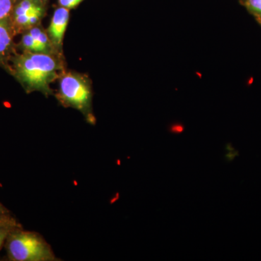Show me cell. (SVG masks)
<instances>
[{
	"instance_id": "obj_7",
	"label": "cell",
	"mask_w": 261,
	"mask_h": 261,
	"mask_svg": "<svg viewBox=\"0 0 261 261\" xmlns=\"http://www.w3.org/2000/svg\"><path fill=\"white\" fill-rule=\"evenodd\" d=\"M22 227L21 224L11 213L0 217V251L5 245L7 239L12 231L16 228Z\"/></svg>"
},
{
	"instance_id": "obj_2",
	"label": "cell",
	"mask_w": 261,
	"mask_h": 261,
	"mask_svg": "<svg viewBox=\"0 0 261 261\" xmlns=\"http://www.w3.org/2000/svg\"><path fill=\"white\" fill-rule=\"evenodd\" d=\"M58 102L64 108L76 110L91 125L96 123L93 111V89L89 77L74 70H65L58 79Z\"/></svg>"
},
{
	"instance_id": "obj_3",
	"label": "cell",
	"mask_w": 261,
	"mask_h": 261,
	"mask_svg": "<svg viewBox=\"0 0 261 261\" xmlns=\"http://www.w3.org/2000/svg\"><path fill=\"white\" fill-rule=\"evenodd\" d=\"M5 246L9 260H59L42 235L35 231H25L23 227L16 228L10 233Z\"/></svg>"
},
{
	"instance_id": "obj_10",
	"label": "cell",
	"mask_w": 261,
	"mask_h": 261,
	"mask_svg": "<svg viewBox=\"0 0 261 261\" xmlns=\"http://www.w3.org/2000/svg\"><path fill=\"white\" fill-rule=\"evenodd\" d=\"M18 0H0V20L10 18Z\"/></svg>"
},
{
	"instance_id": "obj_11",
	"label": "cell",
	"mask_w": 261,
	"mask_h": 261,
	"mask_svg": "<svg viewBox=\"0 0 261 261\" xmlns=\"http://www.w3.org/2000/svg\"><path fill=\"white\" fill-rule=\"evenodd\" d=\"M84 1V0H58V3L60 6L71 10L76 8Z\"/></svg>"
},
{
	"instance_id": "obj_9",
	"label": "cell",
	"mask_w": 261,
	"mask_h": 261,
	"mask_svg": "<svg viewBox=\"0 0 261 261\" xmlns=\"http://www.w3.org/2000/svg\"><path fill=\"white\" fill-rule=\"evenodd\" d=\"M241 4L261 25V0H243Z\"/></svg>"
},
{
	"instance_id": "obj_6",
	"label": "cell",
	"mask_w": 261,
	"mask_h": 261,
	"mask_svg": "<svg viewBox=\"0 0 261 261\" xmlns=\"http://www.w3.org/2000/svg\"><path fill=\"white\" fill-rule=\"evenodd\" d=\"M18 33L10 18L0 20V66L7 68L12 57L16 53L14 39Z\"/></svg>"
},
{
	"instance_id": "obj_14",
	"label": "cell",
	"mask_w": 261,
	"mask_h": 261,
	"mask_svg": "<svg viewBox=\"0 0 261 261\" xmlns=\"http://www.w3.org/2000/svg\"><path fill=\"white\" fill-rule=\"evenodd\" d=\"M239 1H240V3H242V2H243V0H239Z\"/></svg>"
},
{
	"instance_id": "obj_5",
	"label": "cell",
	"mask_w": 261,
	"mask_h": 261,
	"mask_svg": "<svg viewBox=\"0 0 261 261\" xmlns=\"http://www.w3.org/2000/svg\"><path fill=\"white\" fill-rule=\"evenodd\" d=\"M70 20V10L60 6L55 10L47 33L55 49L63 55V40Z\"/></svg>"
},
{
	"instance_id": "obj_12",
	"label": "cell",
	"mask_w": 261,
	"mask_h": 261,
	"mask_svg": "<svg viewBox=\"0 0 261 261\" xmlns=\"http://www.w3.org/2000/svg\"><path fill=\"white\" fill-rule=\"evenodd\" d=\"M185 129V127L182 125H176V126H172L170 128V132L173 134H176V135H179L182 133Z\"/></svg>"
},
{
	"instance_id": "obj_1",
	"label": "cell",
	"mask_w": 261,
	"mask_h": 261,
	"mask_svg": "<svg viewBox=\"0 0 261 261\" xmlns=\"http://www.w3.org/2000/svg\"><path fill=\"white\" fill-rule=\"evenodd\" d=\"M6 69L21 84L27 93L55 95L51 84L67 69L64 55L21 51L15 53Z\"/></svg>"
},
{
	"instance_id": "obj_4",
	"label": "cell",
	"mask_w": 261,
	"mask_h": 261,
	"mask_svg": "<svg viewBox=\"0 0 261 261\" xmlns=\"http://www.w3.org/2000/svg\"><path fill=\"white\" fill-rule=\"evenodd\" d=\"M47 3L40 0H18L10 19L18 34L40 25L47 12Z\"/></svg>"
},
{
	"instance_id": "obj_8",
	"label": "cell",
	"mask_w": 261,
	"mask_h": 261,
	"mask_svg": "<svg viewBox=\"0 0 261 261\" xmlns=\"http://www.w3.org/2000/svg\"><path fill=\"white\" fill-rule=\"evenodd\" d=\"M17 47L21 51L45 53L41 44L28 32L23 33L21 39Z\"/></svg>"
},
{
	"instance_id": "obj_15",
	"label": "cell",
	"mask_w": 261,
	"mask_h": 261,
	"mask_svg": "<svg viewBox=\"0 0 261 261\" xmlns=\"http://www.w3.org/2000/svg\"><path fill=\"white\" fill-rule=\"evenodd\" d=\"M40 1H45V2H47V0H40Z\"/></svg>"
},
{
	"instance_id": "obj_13",
	"label": "cell",
	"mask_w": 261,
	"mask_h": 261,
	"mask_svg": "<svg viewBox=\"0 0 261 261\" xmlns=\"http://www.w3.org/2000/svg\"><path fill=\"white\" fill-rule=\"evenodd\" d=\"M10 211L0 202V217L4 215L10 214Z\"/></svg>"
}]
</instances>
